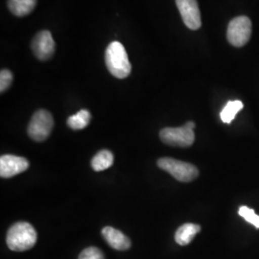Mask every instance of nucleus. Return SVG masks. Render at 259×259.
Wrapping results in <instances>:
<instances>
[{
	"label": "nucleus",
	"mask_w": 259,
	"mask_h": 259,
	"mask_svg": "<svg viewBox=\"0 0 259 259\" xmlns=\"http://www.w3.org/2000/svg\"><path fill=\"white\" fill-rule=\"evenodd\" d=\"M37 232L31 224L18 222L9 229L6 242L10 250L24 251L32 249L37 242Z\"/></svg>",
	"instance_id": "1"
},
{
	"label": "nucleus",
	"mask_w": 259,
	"mask_h": 259,
	"mask_svg": "<svg viewBox=\"0 0 259 259\" xmlns=\"http://www.w3.org/2000/svg\"><path fill=\"white\" fill-rule=\"evenodd\" d=\"M105 62L110 73L115 78L124 79L131 73L132 65L128 54L119 41H112L108 46L105 53Z\"/></svg>",
	"instance_id": "2"
},
{
	"label": "nucleus",
	"mask_w": 259,
	"mask_h": 259,
	"mask_svg": "<svg viewBox=\"0 0 259 259\" xmlns=\"http://www.w3.org/2000/svg\"><path fill=\"white\" fill-rule=\"evenodd\" d=\"M157 166L183 183L192 182L199 176V170L193 164L171 157L159 158Z\"/></svg>",
	"instance_id": "3"
},
{
	"label": "nucleus",
	"mask_w": 259,
	"mask_h": 259,
	"mask_svg": "<svg viewBox=\"0 0 259 259\" xmlns=\"http://www.w3.org/2000/svg\"><path fill=\"white\" fill-rule=\"evenodd\" d=\"M54 127L52 114L46 110L36 111L28 125V136L37 142L45 141Z\"/></svg>",
	"instance_id": "4"
},
{
	"label": "nucleus",
	"mask_w": 259,
	"mask_h": 259,
	"mask_svg": "<svg viewBox=\"0 0 259 259\" xmlns=\"http://www.w3.org/2000/svg\"><path fill=\"white\" fill-rule=\"evenodd\" d=\"M251 36V21L246 16L232 19L228 26L227 37L229 42L235 47H244Z\"/></svg>",
	"instance_id": "5"
},
{
	"label": "nucleus",
	"mask_w": 259,
	"mask_h": 259,
	"mask_svg": "<svg viewBox=\"0 0 259 259\" xmlns=\"http://www.w3.org/2000/svg\"><path fill=\"white\" fill-rule=\"evenodd\" d=\"M159 138L166 145L185 148L194 143V130L186 125L179 128H165L160 131Z\"/></svg>",
	"instance_id": "6"
},
{
	"label": "nucleus",
	"mask_w": 259,
	"mask_h": 259,
	"mask_svg": "<svg viewBox=\"0 0 259 259\" xmlns=\"http://www.w3.org/2000/svg\"><path fill=\"white\" fill-rule=\"evenodd\" d=\"M176 4L187 27L191 30L201 27L202 19L197 0H176Z\"/></svg>",
	"instance_id": "7"
},
{
	"label": "nucleus",
	"mask_w": 259,
	"mask_h": 259,
	"mask_svg": "<svg viewBox=\"0 0 259 259\" xmlns=\"http://www.w3.org/2000/svg\"><path fill=\"white\" fill-rule=\"evenodd\" d=\"M55 41L49 31L44 30L37 33L32 41V49L40 61H47L55 53Z\"/></svg>",
	"instance_id": "8"
},
{
	"label": "nucleus",
	"mask_w": 259,
	"mask_h": 259,
	"mask_svg": "<svg viewBox=\"0 0 259 259\" xmlns=\"http://www.w3.org/2000/svg\"><path fill=\"white\" fill-rule=\"evenodd\" d=\"M29 161L26 158L14 155H4L0 157V176L12 178L26 171Z\"/></svg>",
	"instance_id": "9"
},
{
	"label": "nucleus",
	"mask_w": 259,
	"mask_h": 259,
	"mask_svg": "<svg viewBox=\"0 0 259 259\" xmlns=\"http://www.w3.org/2000/svg\"><path fill=\"white\" fill-rule=\"evenodd\" d=\"M102 234L105 240L107 241L111 248L118 250H129L131 241L120 231L111 227H106L102 230Z\"/></svg>",
	"instance_id": "10"
},
{
	"label": "nucleus",
	"mask_w": 259,
	"mask_h": 259,
	"mask_svg": "<svg viewBox=\"0 0 259 259\" xmlns=\"http://www.w3.org/2000/svg\"><path fill=\"white\" fill-rule=\"evenodd\" d=\"M201 231V227L197 224L186 223L180 227L175 234V240L181 246H186L194 239L195 236Z\"/></svg>",
	"instance_id": "11"
},
{
	"label": "nucleus",
	"mask_w": 259,
	"mask_h": 259,
	"mask_svg": "<svg viewBox=\"0 0 259 259\" xmlns=\"http://www.w3.org/2000/svg\"><path fill=\"white\" fill-rule=\"evenodd\" d=\"M37 0H8L11 13L17 17H25L35 9Z\"/></svg>",
	"instance_id": "12"
},
{
	"label": "nucleus",
	"mask_w": 259,
	"mask_h": 259,
	"mask_svg": "<svg viewBox=\"0 0 259 259\" xmlns=\"http://www.w3.org/2000/svg\"><path fill=\"white\" fill-rule=\"evenodd\" d=\"M113 164V155L109 150H102L97 153L92 160V167L94 171H103Z\"/></svg>",
	"instance_id": "13"
},
{
	"label": "nucleus",
	"mask_w": 259,
	"mask_h": 259,
	"mask_svg": "<svg viewBox=\"0 0 259 259\" xmlns=\"http://www.w3.org/2000/svg\"><path fill=\"white\" fill-rule=\"evenodd\" d=\"M91 112L87 110H81L67 119V125L72 130H82L85 128L91 121Z\"/></svg>",
	"instance_id": "14"
},
{
	"label": "nucleus",
	"mask_w": 259,
	"mask_h": 259,
	"mask_svg": "<svg viewBox=\"0 0 259 259\" xmlns=\"http://www.w3.org/2000/svg\"><path fill=\"white\" fill-rule=\"evenodd\" d=\"M243 107L244 105L240 100H234V101L227 103V105L224 107V109L220 113V117L223 122L227 124L232 123V121L235 118L238 111H240L243 109Z\"/></svg>",
	"instance_id": "15"
},
{
	"label": "nucleus",
	"mask_w": 259,
	"mask_h": 259,
	"mask_svg": "<svg viewBox=\"0 0 259 259\" xmlns=\"http://www.w3.org/2000/svg\"><path fill=\"white\" fill-rule=\"evenodd\" d=\"M238 213H239L241 217H243L247 222L250 223L255 228L259 229V216L255 214L252 208H250V207L245 206V205L240 206Z\"/></svg>",
	"instance_id": "16"
},
{
	"label": "nucleus",
	"mask_w": 259,
	"mask_h": 259,
	"mask_svg": "<svg viewBox=\"0 0 259 259\" xmlns=\"http://www.w3.org/2000/svg\"><path fill=\"white\" fill-rule=\"evenodd\" d=\"M78 259H105L101 250L96 247H89L80 253Z\"/></svg>",
	"instance_id": "17"
},
{
	"label": "nucleus",
	"mask_w": 259,
	"mask_h": 259,
	"mask_svg": "<svg viewBox=\"0 0 259 259\" xmlns=\"http://www.w3.org/2000/svg\"><path fill=\"white\" fill-rule=\"evenodd\" d=\"M13 82V73L8 69H2L0 72V92L7 91Z\"/></svg>",
	"instance_id": "18"
},
{
	"label": "nucleus",
	"mask_w": 259,
	"mask_h": 259,
	"mask_svg": "<svg viewBox=\"0 0 259 259\" xmlns=\"http://www.w3.org/2000/svg\"><path fill=\"white\" fill-rule=\"evenodd\" d=\"M185 125H186V126H187V127H189V128H190V129H193V130H194L195 126H196V125H195L194 122H192V121H189V122H186V123H185Z\"/></svg>",
	"instance_id": "19"
}]
</instances>
